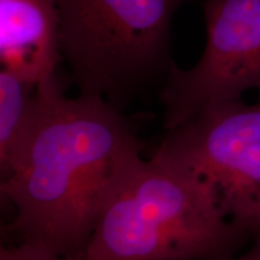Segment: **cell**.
<instances>
[{
    "label": "cell",
    "instance_id": "1",
    "mask_svg": "<svg viewBox=\"0 0 260 260\" xmlns=\"http://www.w3.org/2000/svg\"><path fill=\"white\" fill-rule=\"evenodd\" d=\"M141 151L128 119L105 98L67 96L57 74L42 80L27 141L2 177V195L16 212L8 230L19 242L84 258L104 207Z\"/></svg>",
    "mask_w": 260,
    "mask_h": 260
},
{
    "label": "cell",
    "instance_id": "8",
    "mask_svg": "<svg viewBox=\"0 0 260 260\" xmlns=\"http://www.w3.org/2000/svg\"><path fill=\"white\" fill-rule=\"evenodd\" d=\"M0 260H84V258L61 256L37 243L19 242L16 246H2Z\"/></svg>",
    "mask_w": 260,
    "mask_h": 260
},
{
    "label": "cell",
    "instance_id": "9",
    "mask_svg": "<svg viewBox=\"0 0 260 260\" xmlns=\"http://www.w3.org/2000/svg\"><path fill=\"white\" fill-rule=\"evenodd\" d=\"M232 260H260V241L259 239L255 240L254 246L249 249L248 252L245 253V254L235 256Z\"/></svg>",
    "mask_w": 260,
    "mask_h": 260
},
{
    "label": "cell",
    "instance_id": "10",
    "mask_svg": "<svg viewBox=\"0 0 260 260\" xmlns=\"http://www.w3.org/2000/svg\"><path fill=\"white\" fill-rule=\"evenodd\" d=\"M259 241H260V236H259Z\"/></svg>",
    "mask_w": 260,
    "mask_h": 260
},
{
    "label": "cell",
    "instance_id": "5",
    "mask_svg": "<svg viewBox=\"0 0 260 260\" xmlns=\"http://www.w3.org/2000/svg\"><path fill=\"white\" fill-rule=\"evenodd\" d=\"M206 45L194 68L172 65L160 100L168 130L204 107L260 92V0H205Z\"/></svg>",
    "mask_w": 260,
    "mask_h": 260
},
{
    "label": "cell",
    "instance_id": "7",
    "mask_svg": "<svg viewBox=\"0 0 260 260\" xmlns=\"http://www.w3.org/2000/svg\"><path fill=\"white\" fill-rule=\"evenodd\" d=\"M38 83L11 71H0V170H11L30 133L37 107Z\"/></svg>",
    "mask_w": 260,
    "mask_h": 260
},
{
    "label": "cell",
    "instance_id": "3",
    "mask_svg": "<svg viewBox=\"0 0 260 260\" xmlns=\"http://www.w3.org/2000/svg\"><path fill=\"white\" fill-rule=\"evenodd\" d=\"M61 56L81 94L121 110L174 65L170 30L183 0H56Z\"/></svg>",
    "mask_w": 260,
    "mask_h": 260
},
{
    "label": "cell",
    "instance_id": "6",
    "mask_svg": "<svg viewBox=\"0 0 260 260\" xmlns=\"http://www.w3.org/2000/svg\"><path fill=\"white\" fill-rule=\"evenodd\" d=\"M61 58L56 0H0L3 69L39 83L56 75Z\"/></svg>",
    "mask_w": 260,
    "mask_h": 260
},
{
    "label": "cell",
    "instance_id": "4",
    "mask_svg": "<svg viewBox=\"0 0 260 260\" xmlns=\"http://www.w3.org/2000/svg\"><path fill=\"white\" fill-rule=\"evenodd\" d=\"M153 155L199 180L228 218L260 236V102L204 107L169 130Z\"/></svg>",
    "mask_w": 260,
    "mask_h": 260
},
{
    "label": "cell",
    "instance_id": "2",
    "mask_svg": "<svg viewBox=\"0 0 260 260\" xmlns=\"http://www.w3.org/2000/svg\"><path fill=\"white\" fill-rule=\"evenodd\" d=\"M252 239L204 183L152 155L104 207L84 260H232Z\"/></svg>",
    "mask_w": 260,
    "mask_h": 260
}]
</instances>
